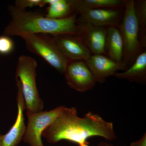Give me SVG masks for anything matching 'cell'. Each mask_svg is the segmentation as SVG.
<instances>
[{
  "label": "cell",
  "mask_w": 146,
  "mask_h": 146,
  "mask_svg": "<svg viewBox=\"0 0 146 146\" xmlns=\"http://www.w3.org/2000/svg\"><path fill=\"white\" fill-rule=\"evenodd\" d=\"M42 136L51 143L66 140L79 145L87 143V139L93 136H100L107 141L117 138L112 122L91 112L80 117L75 108L66 107L44 131Z\"/></svg>",
  "instance_id": "cell-1"
},
{
  "label": "cell",
  "mask_w": 146,
  "mask_h": 146,
  "mask_svg": "<svg viewBox=\"0 0 146 146\" xmlns=\"http://www.w3.org/2000/svg\"><path fill=\"white\" fill-rule=\"evenodd\" d=\"M8 9L11 19L4 31L7 36L45 34L80 36L82 32V26L76 23V13L64 19H51L26 9H19L14 5L9 6Z\"/></svg>",
  "instance_id": "cell-2"
},
{
  "label": "cell",
  "mask_w": 146,
  "mask_h": 146,
  "mask_svg": "<svg viewBox=\"0 0 146 146\" xmlns=\"http://www.w3.org/2000/svg\"><path fill=\"white\" fill-rule=\"evenodd\" d=\"M36 60L31 56L21 55L16 66V78L21 83L27 112L37 113L44 108L43 101L36 86Z\"/></svg>",
  "instance_id": "cell-3"
},
{
  "label": "cell",
  "mask_w": 146,
  "mask_h": 146,
  "mask_svg": "<svg viewBox=\"0 0 146 146\" xmlns=\"http://www.w3.org/2000/svg\"><path fill=\"white\" fill-rule=\"evenodd\" d=\"M125 11L122 22L118 26L123 44V63L127 68L142 52L139 39V28L135 13V1L124 0Z\"/></svg>",
  "instance_id": "cell-4"
},
{
  "label": "cell",
  "mask_w": 146,
  "mask_h": 146,
  "mask_svg": "<svg viewBox=\"0 0 146 146\" xmlns=\"http://www.w3.org/2000/svg\"><path fill=\"white\" fill-rule=\"evenodd\" d=\"M21 37L29 51L41 56L60 74H64L69 60L58 49L52 35L25 34Z\"/></svg>",
  "instance_id": "cell-5"
},
{
  "label": "cell",
  "mask_w": 146,
  "mask_h": 146,
  "mask_svg": "<svg viewBox=\"0 0 146 146\" xmlns=\"http://www.w3.org/2000/svg\"><path fill=\"white\" fill-rule=\"evenodd\" d=\"M65 107L58 106L50 111L37 113L27 112L28 124L24 141L30 146H44L42 141V133L59 116Z\"/></svg>",
  "instance_id": "cell-6"
},
{
  "label": "cell",
  "mask_w": 146,
  "mask_h": 146,
  "mask_svg": "<svg viewBox=\"0 0 146 146\" xmlns=\"http://www.w3.org/2000/svg\"><path fill=\"white\" fill-rule=\"evenodd\" d=\"M64 74L68 85L78 92L91 90L96 82L84 60H69Z\"/></svg>",
  "instance_id": "cell-7"
},
{
  "label": "cell",
  "mask_w": 146,
  "mask_h": 146,
  "mask_svg": "<svg viewBox=\"0 0 146 146\" xmlns=\"http://www.w3.org/2000/svg\"><path fill=\"white\" fill-rule=\"evenodd\" d=\"M96 82L104 83L106 79L119 70L125 71L127 68L123 62L118 63L105 55H91L85 61Z\"/></svg>",
  "instance_id": "cell-8"
},
{
  "label": "cell",
  "mask_w": 146,
  "mask_h": 146,
  "mask_svg": "<svg viewBox=\"0 0 146 146\" xmlns=\"http://www.w3.org/2000/svg\"><path fill=\"white\" fill-rule=\"evenodd\" d=\"M76 23L95 27L118 26L121 18V11L118 9H91L79 13Z\"/></svg>",
  "instance_id": "cell-9"
},
{
  "label": "cell",
  "mask_w": 146,
  "mask_h": 146,
  "mask_svg": "<svg viewBox=\"0 0 146 146\" xmlns=\"http://www.w3.org/2000/svg\"><path fill=\"white\" fill-rule=\"evenodd\" d=\"M52 36L58 49L69 60L85 61L92 55L78 36L71 35Z\"/></svg>",
  "instance_id": "cell-10"
},
{
  "label": "cell",
  "mask_w": 146,
  "mask_h": 146,
  "mask_svg": "<svg viewBox=\"0 0 146 146\" xmlns=\"http://www.w3.org/2000/svg\"><path fill=\"white\" fill-rule=\"evenodd\" d=\"M18 93L17 102L18 114L15 123L9 131L5 135H2L1 146H17L21 142L26 131L24 111L25 109L22 87L18 79L16 78Z\"/></svg>",
  "instance_id": "cell-11"
},
{
  "label": "cell",
  "mask_w": 146,
  "mask_h": 146,
  "mask_svg": "<svg viewBox=\"0 0 146 146\" xmlns=\"http://www.w3.org/2000/svg\"><path fill=\"white\" fill-rule=\"evenodd\" d=\"M82 25V32L79 37L91 53L107 55L105 49L107 27Z\"/></svg>",
  "instance_id": "cell-12"
},
{
  "label": "cell",
  "mask_w": 146,
  "mask_h": 146,
  "mask_svg": "<svg viewBox=\"0 0 146 146\" xmlns=\"http://www.w3.org/2000/svg\"><path fill=\"white\" fill-rule=\"evenodd\" d=\"M105 49L108 57L118 62H123V44L118 26L107 27Z\"/></svg>",
  "instance_id": "cell-13"
},
{
  "label": "cell",
  "mask_w": 146,
  "mask_h": 146,
  "mask_svg": "<svg viewBox=\"0 0 146 146\" xmlns=\"http://www.w3.org/2000/svg\"><path fill=\"white\" fill-rule=\"evenodd\" d=\"M114 76L125 79L132 82L142 84L146 83V51L142 52L129 68L122 73L116 72Z\"/></svg>",
  "instance_id": "cell-14"
},
{
  "label": "cell",
  "mask_w": 146,
  "mask_h": 146,
  "mask_svg": "<svg viewBox=\"0 0 146 146\" xmlns=\"http://www.w3.org/2000/svg\"><path fill=\"white\" fill-rule=\"evenodd\" d=\"M70 2L74 13L77 14L91 9L125 7L124 0H70Z\"/></svg>",
  "instance_id": "cell-15"
},
{
  "label": "cell",
  "mask_w": 146,
  "mask_h": 146,
  "mask_svg": "<svg viewBox=\"0 0 146 146\" xmlns=\"http://www.w3.org/2000/svg\"><path fill=\"white\" fill-rule=\"evenodd\" d=\"M48 5L45 17L51 19H62L74 14L70 0H44Z\"/></svg>",
  "instance_id": "cell-16"
},
{
  "label": "cell",
  "mask_w": 146,
  "mask_h": 146,
  "mask_svg": "<svg viewBox=\"0 0 146 146\" xmlns=\"http://www.w3.org/2000/svg\"><path fill=\"white\" fill-rule=\"evenodd\" d=\"M135 13L138 28L139 39L142 48L146 47V1L138 0L135 2Z\"/></svg>",
  "instance_id": "cell-17"
},
{
  "label": "cell",
  "mask_w": 146,
  "mask_h": 146,
  "mask_svg": "<svg viewBox=\"0 0 146 146\" xmlns=\"http://www.w3.org/2000/svg\"><path fill=\"white\" fill-rule=\"evenodd\" d=\"M14 48V42L9 36H0V54H9L13 51Z\"/></svg>",
  "instance_id": "cell-18"
},
{
  "label": "cell",
  "mask_w": 146,
  "mask_h": 146,
  "mask_svg": "<svg viewBox=\"0 0 146 146\" xmlns=\"http://www.w3.org/2000/svg\"><path fill=\"white\" fill-rule=\"evenodd\" d=\"M45 5L44 0H16L14 6L19 9H26L27 7H42Z\"/></svg>",
  "instance_id": "cell-19"
},
{
  "label": "cell",
  "mask_w": 146,
  "mask_h": 146,
  "mask_svg": "<svg viewBox=\"0 0 146 146\" xmlns=\"http://www.w3.org/2000/svg\"><path fill=\"white\" fill-rule=\"evenodd\" d=\"M129 146H146V133L140 140L131 143Z\"/></svg>",
  "instance_id": "cell-20"
},
{
  "label": "cell",
  "mask_w": 146,
  "mask_h": 146,
  "mask_svg": "<svg viewBox=\"0 0 146 146\" xmlns=\"http://www.w3.org/2000/svg\"><path fill=\"white\" fill-rule=\"evenodd\" d=\"M79 146H91L89 145V143L88 142L85 143L82 145H80ZM97 146H114L112 145V144L108 143H106V142H102L100 143Z\"/></svg>",
  "instance_id": "cell-21"
},
{
  "label": "cell",
  "mask_w": 146,
  "mask_h": 146,
  "mask_svg": "<svg viewBox=\"0 0 146 146\" xmlns=\"http://www.w3.org/2000/svg\"><path fill=\"white\" fill-rule=\"evenodd\" d=\"M2 137V135L0 133V146H1V139Z\"/></svg>",
  "instance_id": "cell-22"
}]
</instances>
